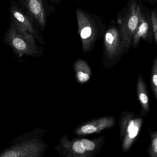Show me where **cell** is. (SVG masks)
<instances>
[{
	"label": "cell",
	"instance_id": "cell-1",
	"mask_svg": "<svg viewBox=\"0 0 157 157\" xmlns=\"http://www.w3.org/2000/svg\"><path fill=\"white\" fill-rule=\"evenodd\" d=\"M4 40L19 57L23 55L39 57L42 55V49L36 44L33 35L14 18Z\"/></svg>",
	"mask_w": 157,
	"mask_h": 157
},
{
	"label": "cell",
	"instance_id": "cell-2",
	"mask_svg": "<svg viewBox=\"0 0 157 157\" xmlns=\"http://www.w3.org/2000/svg\"><path fill=\"white\" fill-rule=\"evenodd\" d=\"M47 146L41 139H26L0 152V157H42Z\"/></svg>",
	"mask_w": 157,
	"mask_h": 157
},
{
	"label": "cell",
	"instance_id": "cell-3",
	"mask_svg": "<svg viewBox=\"0 0 157 157\" xmlns=\"http://www.w3.org/2000/svg\"><path fill=\"white\" fill-rule=\"evenodd\" d=\"M141 10L135 0H132L129 6V11L121 24L120 35L124 48L129 50L132 44L134 36L139 22Z\"/></svg>",
	"mask_w": 157,
	"mask_h": 157
},
{
	"label": "cell",
	"instance_id": "cell-4",
	"mask_svg": "<svg viewBox=\"0 0 157 157\" xmlns=\"http://www.w3.org/2000/svg\"><path fill=\"white\" fill-rule=\"evenodd\" d=\"M78 33L83 44V51L86 53L91 51L96 39L97 29L95 23L81 9L77 10Z\"/></svg>",
	"mask_w": 157,
	"mask_h": 157
},
{
	"label": "cell",
	"instance_id": "cell-5",
	"mask_svg": "<svg viewBox=\"0 0 157 157\" xmlns=\"http://www.w3.org/2000/svg\"><path fill=\"white\" fill-rule=\"evenodd\" d=\"M104 47L106 55L109 59L119 56L124 49L120 32L116 28H111L106 32Z\"/></svg>",
	"mask_w": 157,
	"mask_h": 157
},
{
	"label": "cell",
	"instance_id": "cell-6",
	"mask_svg": "<svg viewBox=\"0 0 157 157\" xmlns=\"http://www.w3.org/2000/svg\"><path fill=\"white\" fill-rule=\"evenodd\" d=\"M114 123L115 119L112 117L98 118L83 124L77 130L76 132L80 135L90 134L112 127Z\"/></svg>",
	"mask_w": 157,
	"mask_h": 157
},
{
	"label": "cell",
	"instance_id": "cell-7",
	"mask_svg": "<svg viewBox=\"0 0 157 157\" xmlns=\"http://www.w3.org/2000/svg\"><path fill=\"white\" fill-rule=\"evenodd\" d=\"M136 91L138 101L141 105V114L145 116L149 111V98L147 86L141 74L138 75Z\"/></svg>",
	"mask_w": 157,
	"mask_h": 157
},
{
	"label": "cell",
	"instance_id": "cell-8",
	"mask_svg": "<svg viewBox=\"0 0 157 157\" xmlns=\"http://www.w3.org/2000/svg\"><path fill=\"white\" fill-rule=\"evenodd\" d=\"M25 5L32 16L42 27L46 25L45 12L42 0H25Z\"/></svg>",
	"mask_w": 157,
	"mask_h": 157
},
{
	"label": "cell",
	"instance_id": "cell-9",
	"mask_svg": "<svg viewBox=\"0 0 157 157\" xmlns=\"http://www.w3.org/2000/svg\"><path fill=\"white\" fill-rule=\"evenodd\" d=\"M75 73L76 80L79 84H84L88 82L92 75L90 66L84 60H77L73 64Z\"/></svg>",
	"mask_w": 157,
	"mask_h": 157
},
{
	"label": "cell",
	"instance_id": "cell-10",
	"mask_svg": "<svg viewBox=\"0 0 157 157\" xmlns=\"http://www.w3.org/2000/svg\"><path fill=\"white\" fill-rule=\"evenodd\" d=\"M149 30V25L148 21L141 12L139 17V24L133 40L132 46L134 48L138 47L141 39L147 40Z\"/></svg>",
	"mask_w": 157,
	"mask_h": 157
},
{
	"label": "cell",
	"instance_id": "cell-11",
	"mask_svg": "<svg viewBox=\"0 0 157 157\" xmlns=\"http://www.w3.org/2000/svg\"><path fill=\"white\" fill-rule=\"evenodd\" d=\"M11 13L14 19L25 28L31 34H35V29L26 16L15 6L11 7Z\"/></svg>",
	"mask_w": 157,
	"mask_h": 157
},
{
	"label": "cell",
	"instance_id": "cell-12",
	"mask_svg": "<svg viewBox=\"0 0 157 157\" xmlns=\"http://www.w3.org/2000/svg\"><path fill=\"white\" fill-rule=\"evenodd\" d=\"M150 85L153 94L157 100V57L154 59L151 70Z\"/></svg>",
	"mask_w": 157,
	"mask_h": 157
},
{
	"label": "cell",
	"instance_id": "cell-13",
	"mask_svg": "<svg viewBox=\"0 0 157 157\" xmlns=\"http://www.w3.org/2000/svg\"><path fill=\"white\" fill-rule=\"evenodd\" d=\"M151 24L154 34V39L156 44H157V17L156 12L153 11L151 16Z\"/></svg>",
	"mask_w": 157,
	"mask_h": 157
},
{
	"label": "cell",
	"instance_id": "cell-14",
	"mask_svg": "<svg viewBox=\"0 0 157 157\" xmlns=\"http://www.w3.org/2000/svg\"><path fill=\"white\" fill-rule=\"evenodd\" d=\"M80 142L84 149L87 151H93L96 147L95 144L88 139H83Z\"/></svg>",
	"mask_w": 157,
	"mask_h": 157
},
{
	"label": "cell",
	"instance_id": "cell-15",
	"mask_svg": "<svg viewBox=\"0 0 157 157\" xmlns=\"http://www.w3.org/2000/svg\"><path fill=\"white\" fill-rule=\"evenodd\" d=\"M73 149L77 154H83L85 152V149L81 144L80 141H77L74 143L73 146Z\"/></svg>",
	"mask_w": 157,
	"mask_h": 157
},
{
	"label": "cell",
	"instance_id": "cell-16",
	"mask_svg": "<svg viewBox=\"0 0 157 157\" xmlns=\"http://www.w3.org/2000/svg\"><path fill=\"white\" fill-rule=\"evenodd\" d=\"M141 126H142V125H139V126H137L132 132H131L127 134V142L128 141L133 140V139H134L137 136V135L139 133V132L140 131Z\"/></svg>",
	"mask_w": 157,
	"mask_h": 157
},
{
	"label": "cell",
	"instance_id": "cell-17",
	"mask_svg": "<svg viewBox=\"0 0 157 157\" xmlns=\"http://www.w3.org/2000/svg\"><path fill=\"white\" fill-rule=\"evenodd\" d=\"M152 148L155 155H156L157 152V139L156 136L154 139L152 143Z\"/></svg>",
	"mask_w": 157,
	"mask_h": 157
}]
</instances>
